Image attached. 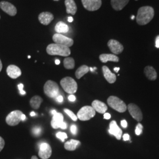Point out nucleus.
Instances as JSON below:
<instances>
[{"label":"nucleus","instance_id":"obj_1","mask_svg":"<svg viewBox=\"0 0 159 159\" xmlns=\"http://www.w3.org/2000/svg\"><path fill=\"white\" fill-rule=\"evenodd\" d=\"M154 16V10L150 6L140 8L137 12L136 21L139 25H144L150 23Z\"/></svg>","mask_w":159,"mask_h":159},{"label":"nucleus","instance_id":"obj_2","mask_svg":"<svg viewBox=\"0 0 159 159\" xmlns=\"http://www.w3.org/2000/svg\"><path fill=\"white\" fill-rule=\"evenodd\" d=\"M46 51L50 56H60L63 57L69 56L71 51L69 47L58 44L56 43L50 44L47 46Z\"/></svg>","mask_w":159,"mask_h":159},{"label":"nucleus","instance_id":"obj_3","mask_svg":"<svg viewBox=\"0 0 159 159\" xmlns=\"http://www.w3.org/2000/svg\"><path fill=\"white\" fill-rule=\"evenodd\" d=\"M60 84L63 90L70 94H73L77 90V82L70 77H66L60 81Z\"/></svg>","mask_w":159,"mask_h":159},{"label":"nucleus","instance_id":"obj_4","mask_svg":"<svg viewBox=\"0 0 159 159\" xmlns=\"http://www.w3.org/2000/svg\"><path fill=\"white\" fill-rule=\"evenodd\" d=\"M44 92L47 96L51 98H56L59 96L60 89L58 85L56 82L48 80L44 85Z\"/></svg>","mask_w":159,"mask_h":159},{"label":"nucleus","instance_id":"obj_5","mask_svg":"<svg viewBox=\"0 0 159 159\" xmlns=\"http://www.w3.org/2000/svg\"><path fill=\"white\" fill-rule=\"evenodd\" d=\"M107 103L110 107L119 113H124L127 109L125 102L117 97H109L107 99Z\"/></svg>","mask_w":159,"mask_h":159},{"label":"nucleus","instance_id":"obj_6","mask_svg":"<svg viewBox=\"0 0 159 159\" xmlns=\"http://www.w3.org/2000/svg\"><path fill=\"white\" fill-rule=\"evenodd\" d=\"M96 115V111L91 106L83 107L77 113V117L81 121H87L92 119Z\"/></svg>","mask_w":159,"mask_h":159},{"label":"nucleus","instance_id":"obj_7","mask_svg":"<svg viewBox=\"0 0 159 159\" xmlns=\"http://www.w3.org/2000/svg\"><path fill=\"white\" fill-rule=\"evenodd\" d=\"M23 112L20 110H15L11 112L6 117V123L10 126H15L21 121V116Z\"/></svg>","mask_w":159,"mask_h":159},{"label":"nucleus","instance_id":"obj_8","mask_svg":"<svg viewBox=\"0 0 159 159\" xmlns=\"http://www.w3.org/2000/svg\"><path fill=\"white\" fill-rule=\"evenodd\" d=\"M52 40L56 44L67 47H71L74 44V41L73 39L61 34L56 33L54 34V35L52 36Z\"/></svg>","mask_w":159,"mask_h":159},{"label":"nucleus","instance_id":"obj_9","mask_svg":"<svg viewBox=\"0 0 159 159\" xmlns=\"http://www.w3.org/2000/svg\"><path fill=\"white\" fill-rule=\"evenodd\" d=\"M83 6L87 10L94 11L98 10L102 6V0H81Z\"/></svg>","mask_w":159,"mask_h":159},{"label":"nucleus","instance_id":"obj_10","mask_svg":"<svg viewBox=\"0 0 159 159\" xmlns=\"http://www.w3.org/2000/svg\"><path fill=\"white\" fill-rule=\"evenodd\" d=\"M127 110H129L131 116L134 119L137 121L140 122L143 120V114L140 108L136 104L131 103L127 106Z\"/></svg>","mask_w":159,"mask_h":159},{"label":"nucleus","instance_id":"obj_11","mask_svg":"<svg viewBox=\"0 0 159 159\" xmlns=\"http://www.w3.org/2000/svg\"><path fill=\"white\" fill-rule=\"evenodd\" d=\"M0 8L3 11L5 12L10 16H14L17 14L16 7L9 2L4 1L0 2Z\"/></svg>","mask_w":159,"mask_h":159},{"label":"nucleus","instance_id":"obj_12","mask_svg":"<svg viewBox=\"0 0 159 159\" xmlns=\"http://www.w3.org/2000/svg\"><path fill=\"white\" fill-rule=\"evenodd\" d=\"M107 46H108L109 49L110 50V51H111L115 55L120 54V53H121L123 52L124 50L123 46L118 41L113 40V39H111V40L108 41Z\"/></svg>","mask_w":159,"mask_h":159},{"label":"nucleus","instance_id":"obj_13","mask_svg":"<svg viewBox=\"0 0 159 159\" xmlns=\"http://www.w3.org/2000/svg\"><path fill=\"white\" fill-rule=\"evenodd\" d=\"M52 154L51 146L47 143H43L41 144L39 156L42 159H48L50 158Z\"/></svg>","mask_w":159,"mask_h":159},{"label":"nucleus","instance_id":"obj_14","mask_svg":"<svg viewBox=\"0 0 159 159\" xmlns=\"http://www.w3.org/2000/svg\"><path fill=\"white\" fill-rule=\"evenodd\" d=\"M108 132L110 133V134L116 137L117 140L121 139L123 133L121 129L117 125L116 121L114 120L111 121V123H110V129L108 130Z\"/></svg>","mask_w":159,"mask_h":159},{"label":"nucleus","instance_id":"obj_15","mask_svg":"<svg viewBox=\"0 0 159 159\" xmlns=\"http://www.w3.org/2000/svg\"><path fill=\"white\" fill-rule=\"evenodd\" d=\"M7 75L12 79H16L22 74L20 68L15 65H10L7 68Z\"/></svg>","mask_w":159,"mask_h":159},{"label":"nucleus","instance_id":"obj_16","mask_svg":"<svg viewBox=\"0 0 159 159\" xmlns=\"http://www.w3.org/2000/svg\"><path fill=\"white\" fill-rule=\"evenodd\" d=\"M54 20V16L50 12H43L39 16V20L41 24L47 25Z\"/></svg>","mask_w":159,"mask_h":159},{"label":"nucleus","instance_id":"obj_17","mask_svg":"<svg viewBox=\"0 0 159 159\" xmlns=\"http://www.w3.org/2000/svg\"><path fill=\"white\" fill-rule=\"evenodd\" d=\"M91 107L94 109L96 111L100 114L105 113L108 109L107 105L105 103L98 100H95L93 102Z\"/></svg>","mask_w":159,"mask_h":159},{"label":"nucleus","instance_id":"obj_18","mask_svg":"<svg viewBox=\"0 0 159 159\" xmlns=\"http://www.w3.org/2000/svg\"><path fill=\"white\" fill-rule=\"evenodd\" d=\"M63 122H64V117L63 114L61 113H57L52 117V119L51 121V127L54 129L60 128Z\"/></svg>","mask_w":159,"mask_h":159},{"label":"nucleus","instance_id":"obj_19","mask_svg":"<svg viewBox=\"0 0 159 159\" xmlns=\"http://www.w3.org/2000/svg\"><path fill=\"white\" fill-rule=\"evenodd\" d=\"M102 73L104 78L108 81L109 83L113 84L116 81V74L111 73L110 69L107 66H102Z\"/></svg>","mask_w":159,"mask_h":159},{"label":"nucleus","instance_id":"obj_20","mask_svg":"<svg viewBox=\"0 0 159 159\" xmlns=\"http://www.w3.org/2000/svg\"><path fill=\"white\" fill-rule=\"evenodd\" d=\"M130 0H111V5L116 11H120L127 6Z\"/></svg>","mask_w":159,"mask_h":159},{"label":"nucleus","instance_id":"obj_21","mask_svg":"<svg viewBox=\"0 0 159 159\" xmlns=\"http://www.w3.org/2000/svg\"><path fill=\"white\" fill-rule=\"evenodd\" d=\"M100 60L103 63H107L108 61L119 62V58L115 54H102L99 56Z\"/></svg>","mask_w":159,"mask_h":159},{"label":"nucleus","instance_id":"obj_22","mask_svg":"<svg viewBox=\"0 0 159 159\" xmlns=\"http://www.w3.org/2000/svg\"><path fill=\"white\" fill-rule=\"evenodd\" d=\"M65 5L66 7V11L68 14L75 15L77 7L74 0H65Z\"/></svg>","mask_w":159,"mask_h":159},{"label":"nucleus","instance_id":"obj_23","mask_svg":"<svg viewBox=\"0 0 159 159\" xmlns=\"http://www.w3.org/2000/svg\"><path fill=\"white\" fill-rule=\"evenodd\" d=\"M144 74H146L148 79L152 81L156 80L157 77V74L155 69L150 66H146L144 68Z\"/></svg>","mask_w":159,"mask_h":159},{"label":"nucleus","instance_id":"obj_24","mask_svg":"<svg viewBox=\"0 0 159 159\" xmlns=\"http://www.w3.org/2000/svg\"><path fill=\"white\" fill-rule=\"evenodd\" d=\"M55 31L58 34H64L67 33L69 31V27L66 23L62 21L58 22L55 26Z\"/></svg>","mask_w":159,"mask_h":159},{"label":"nucleus","instance_id":"obj_25","mask_svg":"<svg viewBox=\"0 0 159 159\" xmlns=\"http://www.w3.org/2000/svg\"><path fill=\"white\" fill-rule=\"evenodd\" d=\"M80 144V142L74 139H71L64 144V148L68 151H74Z\"/></svg>","mask_w":159,"mask_h":159},{"label":"nucleus","instance_id":"obj_26","mask_svg":"<svg viewBox=\"0 0 159 159\" xmlns=\"http://www.w3.org/2000/svg\"><path fill=\"white\" fill-rule=\"evenodd\" d=\"M43 100L41 97L35 96L31 98L30 103L32 108L34 109H39L40 108V105L41 102H43Z\"/></svg>","mask_w":159,"mask_h":159},{"label":"nucleus","instance_id":"obj_27","mask_svg":"<svg viewBox=\"0 0 159 159\" xmlns=\"http://www.w3.org/2000/svg\"><path fill=\"white\" fill-rule=\"evenodd\" d=\"M90 68L85 65H83L80 66L75 71V77L77 79H81L83 76L87 74L89 71Z\"/></svg>","mask_w":159,"mask_h":159},{"label":"nucleus","instance_id":"obj_28","mask_svg":"<svg viewBox=\"0 0 159 159\" xmlns=\"http://www.w3.org/2000/svg\"><path fill=\"white\" fill-rule=\"evenodd\" d=\"M63 64L64 67L66 69L70 70L73 69L75 67L74 60L71 57H66L63 61Z\"/></svg>","mask_w":159,"mask_h":159},{"label":"nucleus","instance_id":"obj_29","mask_svg":"<svg viewBox=\"0 0 159 159\" xmlns=\"http://www.w3.org/2000/svg\"><path fill=\"white\" fill-rule=\"evenodd\" d=\"M64 112L67 114L68 116H69L71 119L73 120V121H76L77 120V119H78L77 116L72 111H71L70 110L67 109V108H65V109L64 110Z\"/></svg>","mask_w":159,"mask_h":159},{"label":"nucleus","instance_id":"obj_30","mask_svg":"<svg viewBox=\"0 0 159 159\" xmlns=\"http://www.w3.org/2000/svg\"><path fill=\"white\" fill-rule=\"evenodd\" d=\"M56 137L58 139H60L63 142H64L65 139H67V135L66 133H63V132H58L56 134Z\"/></svg>","mask_w":159,"mask_h":159},{"label":"nucleus","instance_id":"obj_31","mask_svg":"<svg viewBox=\"0 0 159 159\" xmlns=\"http://www.w3.org/2000/svg\"><path fill=\"white\" fill-rule=\"evenodd\" d=\"M143 126L141 123H138L136 127V130H135V133L136 134L137 136L140 135L143 132Z\"/></svg>","mask_w":159,"mask_h":159},{"label":"nucleus","instance_id":"obj_32","mask_svg":"<svg viewBox=\"0 0 159 159\" xmlns=\"http://www.w3.org/2000/svg\"><path fill=\"white\" fill-rule=\"evenodd\" d=\"M18 89H19L20 92V94H21V95H24V94H26V92L23 90L24 85H23V84H18Z\"/></svg>","mask_w":159,"mask_h":159},{"label":"nucleus","instance_id":"obj_33","mask_svg":"<svg viewBox=\"0 0 159 159\" xmlns=\"http://www.w3.org/2000/svg\"><path fill=\"white\" fill-rule=\"evenodd\" d=\"M70 130H71V132L73 134H77V126L75 125H72L71 126V128H70Z\"/></svg>","mask_w":159,"mask_h":159},{"label":"nucleus","instance_id":"obj_34","mask_svg":"<svg viewBox=\"0 0 159 159\" xmlns=\"http://www.w3.org/2000/svg\"><path fill=\"white\" fill-rule=\"evenodd\" d=\"M4 145H5L4 140L0 136V152H1L2 150L4 148Z\"/></svg>","mask_w":159,"mask_h":159},{"label":"nucleus","instance_id":"obj_35","mask_svg":"<svg viewBox=\"0 0 159 159\" xmlns=\"http://www.w3.org/2000/svg\"><path fill=\"white\" fill-rule=\"evenodd\" d=\"M41 129L40 127H35L33 129V133L35 135H39L41 133Z\"/></svg>","mask_w":159,"mask_h":159},{"label":"nucleus","instance_id":"obj_36","mask_svg":"<svg viewBox=\"0 0 159 159\" xmlns=\"http://www.w3.org/2000/svg\"><path fill=\"white\" fill-rule=\"evenodd\" d=\"M55 99H56V100L57 101V102H59V103H62L63 102V100H64L63 97L61 95L58 96Z\"/></svg>","mask_w":159,"mask_h":159},{"label":"nucleus","instance_id":"obj_37","mask_svg":"<svg viewBox=\"0 0 159 159\" xmlns=\"http://www.w3.org/2000/svg\"><path fill=\"white\" fill-rule=\"evenodd\" d=\"M68 99L70 102H75V97L74 96L73 94H71L68 96Z\"/></svg>","mask_w":159,"mask_h":159},{"label":"nucleus","instance_id":"obj_38","mask_svg":"<svg viewBox=\"0 0 159 159\" xmlns=\"http://www.w3.org/2000/svg\"><path fill=\"white\" fill-rule=\"evenodd\" d=\"M121 125L123 128H126L127 127V123L125 120H123L121 121Z\"/></svg>","mask_w":159,"mask_h":159},{"label":"nucleus","instance_id":"obj_39","mask_svg":"<svg viewBox=\"0 0 159 159\" xmlns=\"http://www.w3.org/2000/svg\"><path fill=\"white\" fill-rule=\"evenodd\" d=\"M155 44H156V47L159 48V35H157L156 38V43H155Z\"/></svg>","mask_w":159,"mask_h":159},{"label":"nucleus","instance_id":"obj_40","mask_svg":"<svg viewBox=\"0 0 159 159\" xmlns=\"http://www.w3.org/2000/svg\"><path fill=\"white\" fill-rule=\"evenodd\" d=\"M104 119L109 120L111 118V115L110 114L107 113H105L104 114Z\"/></svg>","mask_w":159,"mask_h":159},{"label":"nucleus","instance_id":"obj_41","mask_svg":"<svg viewBox=\"0 0 159 159\" xmlns=\"http://www.w3.org/2000/svg\"><path fill=\"white\" fill-rule=\"evenodd\" d=\"M123 137V140H124L125 141L129 140V139H130V136H129V134H124Z\"/></svg>","mask_w":159,"mask_h":159},{"label":"nucleus","instance_id":"obj_42","mask_svg":"<svg viewBox=\"0 0 159 159\" xmlns=\"http://www.w3.org/2000/svg\"><path fill=\"white\" fill-rule=\"evenodd\" d=\"M67 124H66L65 122H63V123L61 125L60 128H61V129L64 130V129H67Z\"/></svg>","mask_w":159,"mask_h":159},{"label":"nucleus","instance_id":"obj_43","mask_svg":"<svg viewBox=\"0 0 159 159\" xmlns=\"http://www.w3.org/2000/svg\"><path fill=\"white\" fill-rule=\"evenodd\" d=\"M73 18L72 17H69L68 18V21L69 23H72L73 21Z\"/></svg>","mask_w":159,"mask_h":159},{"label":"nucleus","instance_id":"obj_44","mask_svg":"<svg viewBox=\"0 0 159 159\" xmlns=\"http://www.w3.org/2000/svg\"><path fill=\"white\" fill-rule=\"evenodd\" d=\"M25 119H26V116H25V115L23 114H22V116H21V120L24 121V120H25Z\"/></svg>","mask_w":159,"mask_h":159},{"label":"nucleus","instance_id":"obj_45","mask_svg":"<svg viewBox=\"0 0 159 159\" xmlns=\"http://www.w3.org/2000/svg\"><path fill=\"white\" fill-rule=\"evenodd\" d=\"M51 113L54 116V115H55L57 113V111L55 110H51Z\"/></svg>","mask_w":159,"mask_h":159},{"label":"nucleus","instance_id":"obj_46","mask_svg":"<svg viewBox=\"0 0 159 159\" xmlns=\"http://www.w3.org/2000/svg\"><path fill=\"white\" fill-rule=\"evenodd\" d=\"M55 63H56V65H58V64H60V60H56V61H55Z\"/></svg>","mask_w":159,"mask_h":159},{"label":"nucleus","instance_id":"obj_47","mask_svg":"<svg viewBox=\"0 0 159 159\" xmlns=\"http://www.w3.org/2000/svg\"><path fill=\"white\" fill-rule=\"evenodd\" d=\"M120 68L119 67H115V68H114V70L116 71V72H119V71Z\"/></svg>","mask_w":159,"mask_h":159},{"label":"nucleus","instance_id":"obj_48","mask_svg":"<svg viewBox=\"0 0 159 159\" xmlns=\"http://www.w3.org/2000/svg\"><path fill=\"white\" fill-rule=\"evenodd\" d=\"M2 62H1V61L0 60V72L2 70Z\"/></svg>","mask_w":159,"mask_h":159},{"label":"nucleus","instance_id":"obj_49","mask_svg":"<svg viewBox=\"0 0 159 159\" xmlns=\"http://www.w3.org/2000/svg\"><path fill=\"white\" fill-rule=\"evenodd\" d=\"M30 116H32V117L35 116V113H34V111H32V112H31V113H30Z\"/></svg>","mask_w":159,"mask_h":159},{"label":"nucleus","instance_id":"obj_50","mask_svg":"<svg viewBox=\"0 0 159 159\" xmlns=\"http://www.w3.org/2000/svg\"><path fill=\"white\" fill-rule=\"evenodd\" d=\"M31 159H38V158L35 156H33L32 157H31Z\"/></svg>","mask_w":159,"mask_h":159},{"label":"nucleus","instance_id":"obj_51","mask_svg":"<svg viewBox=\"0 0 159 159\" xmlns=\"http://www.w3.org/2000/svg\"><path fill=\"white\" fill-rule=\"evenodd\" d=\"M90 70H91V71H94V69H93V68H91V67H90Z\"/></svg>","mask_w":159,"mask_h":159},{"label":"nucleus","instance_id":"obj_52","mask_svg":"<svg viewBox=\"0 0 159 159\" xmlns=\"http://www.w3.org/2000/svg\"><path fill=\"white\" fill-rule=\"evenodd\" d=\"M134 16H132V17H131V18H132V19H134Z\"/></svg>","mask_w":159,"mask_h":159},{"label":"nucleus","instance_id":"obj_53","mask_svg":"<svg viewBox=\"0 0 159 159\" xmlns=\"http://www.w3.org/2000/svg\"><path fill=\"white\" fill-rule=\"evenodd\" d=\"M28 58H31L30 56H28Z\"/></svg>","mask_w":159,"mask_h":159},{"label":"nucleus","instance_id":"obj_54","mask_svg":"<svg viewBox=\"0 0 159 159\" xmlns=\"http://www.w3.org/2000/svg\"><path fill=\"white\" fill-rule=\"evenodd\" d=\"M54 1H58V0H54Z\"/></svg>","mask_w":159,"mask_h":159},{"label":"nucleus","instance_id":"obj_55","mask_svg":"<svg viewBox=\"0 0 159 159\" xmlns=\"http://www.w3.org/2000/svg\"><path fill=\"white\" fill-rule=\"evenodd\" d=\"M0 18H1V16H0Z\"/></svg>","mask_w":159,"mask_h":159}]
</instances>
